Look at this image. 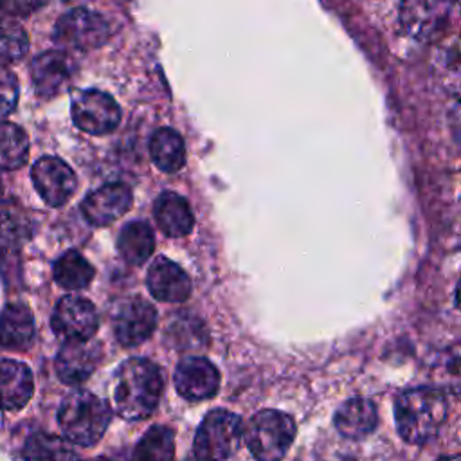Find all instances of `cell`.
Here are the masks:
<instances>
[{
    "instance_id": "6da1fadb",
    "label": "cell",
    "mask_w": 461,
    "mask_h": 461,
    "mask_svg": "<svg viewBox=\"0 0 461 461\" xmlns=\"http://www.w3.org/2000/svg\"><path fill=\"white\" fill-rule=\"evenodd\" d=\"M164 387L162 371L148 358H126L113 373L112 398L121 418L137 421L151 416Z\"/></svg>"
},
{
    "instance_id": "7a4b0ae2",
    "label": "cell",
    "mask_w": 461,
    "mask_h": 461,
    "mask_svg": "<svg viewBox=\"0 0 461 461\" xmlns=\"http://www.w3.org/2000/svg\"><path fill=\"white\" fill-rule=\"evenodd\" d=\"M447 412V398L439 389H409L402 393L394 403V421L398 434L412 445L427 443L439 432Z\"/></svg>"
},
{
    "instance_id": "3957f363",
    "label": "cell",
    "mask_w": 461,
    "mask_h": 461,
    "mask_svg": "<svg viewBox=\"0 0 461 461\" xmlns=\"http://www.w3.org/2000/svg\"><path fill=\"white\" fill-rule=\"evenodd\" d=\"M110 420V405L85 389L68 393L58 409L59 429L68 441L79 447L95 445L103 438Z\"/></svg>"
},
{
    "instance_id": "277c9868",
    "label": "cell",
    "mask_w": 461,
    "mask_h": 461,
    "mask_svg": "<svg viewBox=\"0 0 461 461\" xmlns=\"http://www.w3.org/2000/svg\"><path fill=\"white\" fill-rule=\"evenodd\" d=\"M295 432V421L290 414L277 409H265L249 420L243 438L247 448L258 461H283L294 443Z\"/></svg>"
},
{
    "instance_id": "5b68a950",
    "label": "cell",
    "mask_w": 461,
    "mask_h": 461,
    "mask_svg": "<svg viewBox=\"0 0 461 461\" xmlns=\"http://www.w3.org/2000/svg\"><path fill=\"white\" fill-rule=\"evenodd\" d=\"M243 438V421L236 412L212 409L196 429L193 450L198 461H225Z\"/></svg>"
},
{
    "instance_id": "8992f818",
    "label": "cell",
    "mask_w": 461,
    "mask_h": 461,
    "mask_svg": "<svg viewBox=\"0 0 461 461\" xmlns=\"http://www.w3.org/2000/svg\"><path fill=\"white\" fill-rule=\"evenodd\" d=\"M110 36L106 20L90 9L77 7L63 16L54 25V41L67 50H94Z\"/></svg>"
},
{
    "instance_id": "52a82bcc",
    "label": "cell",
    "mask_w": 461,
    "mask_h": 461,
    "mask_svg": "<svg viewBox=\"0 0 461 461\" xmlns=\"http://www.w3.org/2000/svg\"><path fill=\"white\" fill-rule=\"evenodd\" d=\"M74 124L90 135L112 133L121 122V108L115 99L101 90H77L70 101Z\"/></svg>"
},
{
    "instance_id": "ba28073f",
    "label": "cell",
    "mask_w": 461,
    "mask_h": 461,
    "mask_svg": "<svg viewBox=\"0 0 461 461\" xmlns=\"http://www.w3.org/2000/svg\"><path fill=\"white\" fill-rule=\"evenodd\" d=\"M115 340L124 348H135L148 340L157 328V312L142 297H126L117 303L112 313Z\"/></svg>"
},
{
    "instance_id": "9c48e42d",
    "label": "cell",
    "mask_w": 461,
    "mask_h": 461,
    "mask_svg": "<svg viewBox=\"0 0 461 461\" xmlns=\"http://www.w3.org/2000/svg\"><path fill=\"white\" fill-rule=\"evenodd\" d=\"M456 0H402L403 29L420 41H432L448 25Z\"/></svg>"
},
{
    "instance_id": "30bf717a",
    "label": "cell",
    "mask_w": 461,
    "mask_h": 461,
    "mask_svg": "<svg viewBox=\"0 0 461 461\" xmlns=\"http://www.w3.org/2000/svg\"><path fill=\"white\" fill-rule=\"evenodd\" d=\"M50 326L65 340H88L99 328V315L88 299L65 295L54 306Z\"/></svg>"
},
{
    "instance_id": "8fae6325",
    "label": "cell",
    "mask_w": 461,
    "mask_h": 461,
    "mask_svg": "<svg viewBox=\"0 0 461 461\" xmlns=\"http://www.w3.org/2000/svg\"><path fill=\"white\" fill-rule=\"evenodd\" d=\"M32 184L41 200L50 207L65 205L77 187L72 167L58 157H41L31 167Z\"/></svg>"
},
{
    "instance_id": "7c38bea8",
    "label": "cell",
    "mask_w": 461,
    "mask_h": 461,
    "mask_svg": "<svg viewBox=\"0 0 461 461\" xmlns=\"http://www.w3.org/2000/svg\"><path fill=\"white\" fill-rule=\"evenodd\" d=\"M173 382L182 398L198 402L212 398L218 393L220 373L211 360L203 357H187L178 362Z\"/></svg>"
},
{
    "instance_id": "4fadbf2b",
    "label": "cell",
    "mask_w": 461,
    "mask_h": 461,
    "mask_svg": "<svg viewBox=\"0 0 461 461\" xmlns=\"http://www.w3.org/2000/svg\"><path fill=\"white\" fill-rule=\"evenodd\" d=\"M101 362V348L92 339L67 340L56 355L58 378L67 385H79L90 378Z\"/></svg>"
},
{
    "instance_id": "5bb4252c",
    "label": "cell",
    "mask_w": 461,
    "mask_h": 461,
    "mask_svg": "<svg viewBox=\"0 0 461 461\" xmlns=\"http://www.w3.org/2000/svg\"><path fill=\"white\" fill-rule=\"evenodd\" d=\"M74 76V61L63 50H45L31 63V79L40 97L50 99L61 94Z\"/></svg>"
},
{
    "instance_id": "9a60e30c",
    "label": "cell",
    "mask_w": 461,
    "mask_h": 461,
    "mask_svg": "<svg viewBox=\"0 0 461 461\" xmlns=\"http://www.w3.org/2000/svg\"><path fill=\"white\" fill-rule=\"evenodd\" d=\"M131 191L126 184L112 182L97 187L81 202V212L95 227L119 220L131 207Z\"/></svg>"
},
{
    "instance_id": "2e32d148",
    "label": "cell",
    "mask_w": 461,
    "mask_h": 461,
    "mask_svg": "<svg viewBox=\"0 0 461 461\" xmlns=\"http://www.w3.org/2000/svg\"><path fill=\"white\" fill-rule=\"evenodd\" d=\"M149 294L162 303H184L191 295L189 276L171 259L160 256L148 268Z\"/></svg>"
},
{
    "instance_id": "e0dca14e",
    "label": "cell",
    "mask_w": 461,
    "mask_h": 461,
    "mask_svg": "<svg viewBox=\"0 0 461 461\" xmlns=\"http://www.w3.org/2000/svg\"><path fill=\"white\" fill-rule=\"evenodd\" d=\"M34 378L27 364L13 358H0V407L18 411L32 398Z\"/></svg>"
},
{
    "instance_id": "ac0fdd59",
    "label": "cell",
    "mask_w": 461,
    "mask_h": 461,
    "mask_svg": "<svg viewBox=\"0 0 461 461\" xmlns=\"http://www.w3.org/2000/svg\"><path fill=\"white\" fill-rule=\"evenodd\" d=\"M36 326L31 308L23 303H9L0 312V346L13 351L27 349L34 340Z\"/></svg>"
},
{
    "instance_id": "d6986e66",
    "label": "cell",
    "mask_w": 461,
    "mask_h": 461,
    "mask_svg": "<svg viewBox=\"0 0 461 461\" xmlns=\"http://www.w3.org/2000/svg\"><path fill=\"white\" fill-rule=\"evenodd\" d=\"M335 429L349 439L369 436L378 425V412L367 398H349L335 412Z\"/></svg>"
},
{
    "instance_id": "ffe728a7",
    "label": "cell",
    "mask_w": 461,
    "mask_h": 461,
    "mask_svg": "<svg viewBox=\"0 0 461 461\" xmlns=\"http://www.w3.org/2000/svg\"><path fill=\"white\" fill-rule=\"evenodd\" d=\"M155 220L160 230L169 238H184L193 230V212L185 198L176 193H162L153 205Z\"/></svg>"
},
{
    "instance_id": "44dd1931",
    "label": "cell",
    "mask_w": 461,
    "mask_h": 461,
    "mask_svg": "<svg viewBox=\"0 0 461 461\" xmlns=\"http://www.w3.org/2000/svg\"><path fill=\"white\" fill-rule=\"evenodd\" d=\"M155 249L153 229L140 220L126 223L117 238V250L121 258L133 267L142 265Z\"/></svg>"
},
{
    "instance_id": "7402d4cb",
    "label": "cell",
    "mask_w": 461,
    "mask_h": 461,
    "mask_svg": "<svg viewBox=\"0 0 461 461\" xmlns=\"http://www.w3.org/2000/svg\"><path fill=\"white\" fill-rule=\"evenodd\" d=\"M149 155L160 171H178L185 162V146L180 133L171 128H158L149 139Z\"/></svg>"
},
{
    "instance_id": "603a6c76",
    "label": "cell",
    "mask_w": 461,
    "mask_h": 461,
    "mask_svg": "<svg viewBox=\"0 0 461 461\" xmlns=\"http://www.w3.org/2000/svg\"><path fill=\"white\" fill-rule=\"evenodd\" d=\"M32 234V221L27 211L14 200H0V243L20 247Z\"/></svg>"
},
{
    "instance_id": "cb8c5ba5",
    "label": "cell",
    "mask_w": 461,
    "mask_h": 461,
    "mask_svg": "<svg viewBox=\"0 0 461 461\" xmlns=\"http://www.w3.org/2000/svg\"><path fill=\"white\" fill-rule=\"evenodd\" d=\"M25 461H79L76 450L59 436L32 432L23 445Z\"/></svg>"
},
{
    "instance_id": "d4e9b609",
    "label": "cell",
    "mask_w": 461,
    "mask_h": 461,
    "mask_svg": "<svg viewBox=\"0 0 461 461\" xmlns=\"http://www.w3.org/2000/svg\"><path fill=\"white\" fill-rule=\"evenodd\" d=\"M52 274L61 288L83 290L94 279V267L77 250H67L56 259Z\"/></svg>"
},
{
    "instance_id": "484cf974",
    "label": "cell",
    "mask_w": 461,
    "mask_h": 461,
    "mask_svg": "<svg viewBox=\"0 0 461 461\" xmlns=\"http://www.w3.org/2000/svg\"><path fill=\"white\" fill-rule=\"evenodd\" d=\"M131 461H175V436L166 425H153L133 448Z\"/></svg>"
},
{
    "instance_id": "4316f807",
    "label": "cell",
    "mask_w": 461,
    "mask_h": 461,
    "mask_svg": "<svg viewBox=\"0 0 461 461\" xmlns=\"http://www.w3.org/2000/svg\"><path fill=\"white\" fill-rule=\"evenodd\" d=\"M29 137L14 122H0V169H16L27 162Z\"/></svg>"
},
{
    "instance_id": "83f0119b",
    "label": "cell",
    "mask_w": 461,
    "mask_h": 461,
    "mask_svg": "<svg viewBox=\"0 0 461 461\" xmlns=\"http://www.w3.org/2000/svg\"><path fill=\"white\" fill-rule=\"evenodd\" d=\"M29 50V36L25 29L11 20L0 16V65L20 61Z\"/></svg>"
},
{
    "instance_id": "f1b7e54d",
    "label": "cell",
    "mask_w": 461,
    "mask_h": 461,
    "mask_svg": "<svg viewBox=\"0 0 461 461\" xmlns=\"http://www.w3.org/2000/svg\"><path fill=\"white\" fill-rule=\"evenodd\" d=\"M18 79L13 70L0 65V121L11 115L18 103Z\"/></svg>"
},
{
    "instance_id": "f546056e",
    "label": "cell",
    "mask_w": 461,
    "mask_h": 461,
    "mask_svg": "<svg viewBox=\"0 0 461 461\" xmlns=\"http://www.w3.org/2000/svg\"><path fill=\"white\" fill-rule=\"evenodd\" d=\"M47 2L49 0H0V13L7 16H27Z\"/></svg>"
},
{
    "instance_id": "4dcf8cb0",
    "label": "cell",
    "mask_w": 461,
    "mask_h": 461,
    "mask_svg": "<svg viewBox=\"0 0 461 461\" xmlns=\"http://www.w3.org/2000/svg\"><path fill=\"white\" fill-rule=\"evenodd\" d=\"M439 461H459V456H447V457H441Z\"/></svg>"
},
{
    "instance_id": "1f68e13d",
    "label": "cell",
    "mask_w": 461,
    "mask_h": 461,
    "mask_svg": "<svg viewBox=\"0 0 461 461\" xmlns=\"http://www.w3.org/2000/svg\"><path fill=\"white\" fill-rule=\"evenodd\" d=\"M90 461H108V459H104V457H95V459H90Z\"/></svg>"
},
{
    "instance_id": "d6a6232c",
    "label": "cell",
    "mask_w": 461,
    "mask_h": 461,
    "mask_svg": "<svg viewBox=\"0 0 461 461\" xmlns=\"http://www.w3.org/2000/svg\"><path fill=\"white\" fill-rule=\"evenodd\" d=\"M0 196H2V180H0Z\"/></svg>"
}]
</instances>
